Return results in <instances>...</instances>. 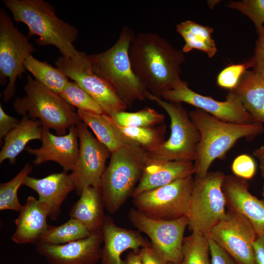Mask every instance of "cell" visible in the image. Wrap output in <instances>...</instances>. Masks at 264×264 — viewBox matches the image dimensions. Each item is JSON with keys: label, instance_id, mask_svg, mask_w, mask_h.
<instances>
[{"label": "cell", "instance_id": "6da1fadb", "mask_svg": "<svg viewBox=\"0 0 264 264\" xmlns=\"http://www.w3.org/2000/svg\"><path fill=\"white\" fill-rule=\"evenodd\" d=\"M132 68L149 92L161 98L182 80L181 65L185 61L182 50L173 47L155 33L135 35L129 48Z\"/></svg>", "mask_w": 264, "mask_h": 264}, {"label": "cell", "instance_id": "7a4b0ae2", "mask_svg": "<svg viewBox=\"0 0 264 264\" xmlns=\"http://www.w3.org/2000/svg\"><path fill=\"white\" fill-rule=\"evenodd\" d=\"M190 118L198 130L200 140L194 161L195 176H205L214 161L223 159L238 140H253L264 131L263 124L254 122L238 124L222 121L196 109L189 112Z\"/></svg>", "mask_w": 264, "mask_h": 264}, {"label": "cell", "instance_id": "3957f363", "mask_svg": "<svg viewBox=\"0 0 264 264\" xmlns=\"http://www.w3.org/2000/svg\"><path fill=\"white\" fill-rule=\"evenodd\" d=\"M3 2L16 22L27 25L28 38L38 36L35 42L39 45H54L63 57L78 55L79 51L73 45L78 30L58 18L50 3L44 0H3Z\"/></svg>", "mask_w": 264, "mask_h": 264}, {"label": "cell", "instance_id": "277c9868", "mask_svg": "<svg viewBox=\"0 0 264 264\" xmlns=\"http://www.w3.org/2000/svg\"><path fill=\"white\" fill-rule=\"evenodd\" d=\"M135 35L125 26L110 48L88 55L94 72L112 87L127 106L137 100L148 99L150 93L133 71L130 61L129 48Z\"/></svg>", "mask_w": 264, "mask_h": 264}, {"label": "cell", "instance_id": "5b68a950", "mask_svg": "<svg viewBox=\"0 0 264 264\" xmlns=\"http://www.w3.org/2000/svg\"><path fill=\"white\" fill-rule=\"evenodd\" d=\"M147 163V152L136 144L123 146L111 154L100 187L109 213L117 212L132 197Z\"/></svg>", "mask_w": 264, "mask_h": 264}, {"label": "cell", "instance_id": "8992f818", "mask_svg": "<svg viewBox=\"0 0 264 264\" xmlns=\"http://www.w3.org/2000/svg\"><path fill=\"white\" fill-rule=\"evenodd\" d=\"M24 90L25 95L16 99L14 109L22 116L38 119L43 127L63 135L69 128L82 122L74 107L29 75Z\"/></svg>", "mask_w": 264, "mask_h": 264}, {"label": "cell", "instance_id": "52a82bcc", "mask_svg": "<svg viewBox=\"0 0 264 264\" xmlns=\"http://www.w3.org/2000/svg\"><path fill=\"white\" fill-rule=\"evenodd\" d=\"M148 100L155 102L168 113L171 121V134L156 149L147 152L148 162L188 160L194 162L200 140L198 130L191 121L181 103L172 102L151 93Z\"/></svg>", "mask_w": 264, "mask_h": 264}, {"label": "cell", "instance_id": "ba28073f", "mask_svg": "<svg viewBox=\"0 0 264 264\" xmlns=\"http://www.w3.org/2000/svg\"><path fill=\"white\" fill-rule=\"evenodd\" d=\"M225 176L219 171L209 172L203 177L195 176L187 215L192 232L206 235L224 216L227 211L222 184Z\"/></svg>", "mask_w": 264, "mask_h": 264}, {"label": "cell", "instance_id": "9c48e42d", "mask_svg": "<svg viewBox=\"0 0 264 264\" xmlns=\"http://www.w3.org/2000/svg\"><path fill=\"white\" fill-rule=\"evenodd\" d=\"M36 48L27 38L14 25L3 8H0V80L3 85L7 78L8 83L4 89L3 101H10L15 94L17 79L25 72L24 63Z\"/></svg>", "mask_w": 264, "mask_h": 264}, {"label": "cell", "instance_id": "30bf717a", "mask_svg": "<svg viewBox=\"0 0 264 264\" xmlns=\"http://www.w3.org/2000/svg\"><path fill=\"white\" fill-rule=\"evenodd\" d=\"M194 180L191 176L144 191L132 198L133 205L138 211L155 219L187 217Z\"/></svg>", "mask_w": 264, "mask_h": 264}, {"label": "cell", "instance_id": "8fae6325", "mask_svg": "<svg viewBox=\"0 0 264 264\" xmlns=\"http://www.w3.org/2000/svg\"><path fill=\"white\" fill-rule=\"evenodd\" d=\"M55 65L68 78L88 93L105 114L112 116L127 108L112 87L94 72L86 53L79 51L74 57H61L56 61Z\"/></svg>", "mask_w": 264, "mask_h": 264}, {"label": "cell", "instance_id": "7c38bea8", "mask_svg": "<svg viewBox=\"0 0 264 264\" xmlns=\"http://www.w3.org/2000/svg\"><path fill=\"white\" fill-rule=\"evenodd\" d=\"M128 217L138 231L148 236L152 247L167 263L181 264L184 233L188 225L187 217L173 220L155 219L131 208Z\"/></svg>", "mask_w": 264, "mask_h": 264}, {"label": "cell", "instance_id": "4fadbf2b", "mask_svg": "<svg viewBox=\"0 0 264 264\" xmlns=\"http://www.w3.org/2000/svg\"><path fill=\"white\" fill-rule=\"evenodd\" d=\"M238 264H255L253 244L257 237L250 222L229 210L206 234Z\"/></svg>", "mask_w": 264, "mask_h": 264}, {"label": "cell", "instance_id": "5bb4252c", "mask_svg": "<svg viewBox=\"0 0 264 264\" xmlns=\"http://www.w3.org/2000/svg\"><path fill=\"white\" fill-rule=\"evenodd\" d=\"M162 98L169 102L190 104L225 122L238 124L256 122L232 90H229L224 101H220L192 90L187 81L181 80L173 88L164 91Z\"/></svg>", "mask_w": 264, "mask_h": 264}, {"label": "cell", "instance_id": "9a60e30c", "mask_svg": "<svg viewBox=\"0 0 264 264\" xmlns=\"http://www.w3.org/2000/svg\"><path fill=\"white\" fill-rule=\"evenodd\" d=\"M79 140V153L70 175L75 184V193L80 196L86 188H100L106 162L111 156L110 151L89 132L83 122L77 126Z\"/></svg>", "mask_w": 264, "mask_h": 264}, {"label": "cell", "instance_id": "2e32d148", "mask_svg": "<svg viewBox=\"0 0 264 264\" xmlns=\"http://www.w3.org/2000/svg\"><path fill=\"white\" fill-rule=\"evenodd\" d=\"M102 244V230L64 244L36 243L37 252L48 264H96L100 261Z\"/></svg>", "mask_w": 264, "mask_h": 264}, {"label": "cell", "instance_id": "e0dca14e", "mask_svg": "<svg viewBox=\"0 0 264 264\" xmlns=\"http://www.w3.org/2000/svg\"><path fill=\"white\" fill-rule=\"evenodd\" d=\"M78 132L76 126L68 129V133L63 135L51 133L42 126L41 146L37 149L26 147L29 154L35 156L33 163L37 166L52 161L61 165L64 171H72L76 164L79 149Z\"/></svg>", "mask_w": 264, "mask_h": 264}, {"label": "cell", "instance_id": "ac0fdd59", "mask_svg": "<svg viewBox=\"0 0 264 264\" xmlns=\"http://www.w3.org/2000/svg\"><path fill=\"white\" fill-rule=\"evenodd\" d=\"M247 180L233 175H226L222 190L227 210L246 219L257 236L264 238V200L253 196L249 191Z\"/></svg>", "mask_w": 264, "mask_h": 264}, {"label": "cell", "instance_id": "d6986e66", "mask_svg": "<svg viewBox=\"0 0 264 264\" xmlns=\"http://www.w3.org/2000/svg\"><path fill=\"white\" fill-rule=\"evenodd\" d=\"M101 230L103 245L100 264H126L125 261L121 259V255L125 251L131 249L138 253L141 248L152 246L151 242L139 231L117 226L109 215H106Z\"/></svg>", "mask_w": 264, "mask_h": 264}, {"label": "cell", "instance_id": "ffe728a7", "mask_svg": "<svg viewBox=\"0 0 264 264\" xmlns=\"http://www.w3.org/2000/svg\"><path fill=\"white\" fill-rule=\"evenodd\" d=\"M23 185L35 191L39 196V200L48 205V217L52 220L57 219L63 202L75 188L70 174L65 171L41 178L28 176Z\"/></svg>", "mask_w": 264, "mask_h": 264}, {"label": "cell", "instance_id": "44dd1931", "mask_svg": "<svg viewBox=\"0 0 264 264\" xmlns=\"http://www.w3.org/2000/svg\"><path fill=\"white\" fill-rule=\"evenodd\" d=\"M48 205L33 196H29L19 216L15 220L16 228L11 240L17 244L36 243L48 224Z\"/></svg>", "mask_w": 264, "mask_h": 264}, {"label": "cell", "instance_id": "7402d4cb", "mask_svg": "<svg viewBox=\"0 0 264 264\" xmlns=\"http://www.w3.org/2000/svg\"><path fill=\"white\" fill-rule=\"evenodd\" d=\"M194 174V163L192 161H148L132 197Z\"/></svg>", "mask_w": 264, "mask_h": 264}, {"label": "cell", "instance_id": "603a6c76", "mask_svg": "<svg viewBox=\"0 0 264 264\" xmlns=\"http://www.w3.org/2000/svg\"><path fill=\"white\" fill-rule=\"evenodd\" d=\"M100 188H85L69 212L70 218L80 221L92 233L102 230L106 215Z\"/></svg>", "mask_w": 264, "mask_h": 264}, {"label": "cell", "instance_id": "cb8c5ba5", "mask_svg": "<svg viewBox=\"0 0 264 264\" xmlns=\"http://www.w3.org/2000/svg\"><path fill=\"white\" fill-rule=\"evenodd\" d=\"M256 122L264 123V78L247 70L233 90Z\"/></svg>", "mask_w": 264, "mask_h": 264}, {"label": "cell", "instance_id": "d4e9b609", "mask_svg": "<svg viewBox=\"0 0 264 264\" xmlns=\"http://www.w3.org/2000/svg\"><path fill=\"white\" fill-rule=\"evenodd\" d=\"M42 124L39 120L30 119L27 115L22 116L19 125L4 138V144L0 152V163L8 159L15 164L16 157L31 140H40Z\"/></svg>", "mask_w": 264, "mask_h": 264}, {"label": "cell", "instance_id": "484cf974", "mask_svg": "<svg viewBox=\"0 0 264 264\" xmlns=\"http://www.w3.org/2000/svg\"><path fill=\"white\" fill-rule=\"evenodd\" d=\"M77 111L82 122L91 129L96 138L111 154L123 146L135 144L118 132L114 126L111 116L79 110Z\"/></svg>", "mask_w": 264, "mask_h": 264}, {"label": "cell", "instance_id": "4316f807", "mask_svg": "<svg viewBox=\"0 0 264 264\" xmlns=\"http://www.w3.org/2000/svg\"><path fill=\"white\" fill-rule=\"evenodd\" d=\"M176 31L185 41L181 49L184 53L197 49L205 52L208 57L212 58L217 53L215 42L211 36L213 29L210 26L187 20L177 24Z\"/></svg>", "mask_w": 264, "mask_h": 264}, {"label": "cell", "instance_id": "83f0119b", "mask_svg": "<svg viewBox=\"0 0 264 264\" xmlns=\"http://www.w3.org/2000/svg\"><path fill=\"white\" fill-rule=\"evenodd\" d=\"M113 121L122 135L147 152L156 149L166 141V125L164 123L153 127H131L121 126Z\"/></svg>", "mask_w": 264, "mask_h": 264}, {"label": "cell", "instance_id": "f1b7e54d", "mask_svg": "<svg viewBox=\"0 0 264 264\" xmlns=\"http://www.w3.org/2000/svg\"><path fill=\"white\" fill-rule=\"evenodd\" d=\"M24 67L32 74L36 80L58 94L63 90L69 82L68 78L57 67L40 61L32 55L26 58Z\"/></svg>", "mask_w": 264, "mask_h": 264}, {"label": "cell", "instance_id": "f546056e", "mask_svg": "<svg viewBox=\"0 0 264 264\" xmlns=\"http://www.w3.org/2000/svg\"><path fill=\"white\" fill-rule=\"evenodd\" d=\"M91 233L79 220L70 218L59 226L49 225L38 242L64 244L85 239Z\"/></svg>", "mask_w": 264, "mask_h": 264}, {"label": "cell", "instance_id": "4dcf8cb0", "mask_svg": "<svg viewBox=\"0 0 264 264\" xmlns=\"http://www.w3.org/2000/svg\"><path fill=\"white\" fill-rule=\"evenodd\" d=\"M180 264H211L209 238L204 234L192 232L185 237Z\"/></svg>", "mask_w": 264, "mask_h": 264}, {"label": "cell", "instance_id": "1f68e13d", "mask_svg": "<svg viewBox=\"0 0 264 264\" xmlns=\"http://www.w3.org/2000/svg\"><path fill=\"white\" fill-rule=\"evenodd\" d=\"M33 168L32 166L27 163L11 180L0 184V210L21 212L23 205L19 200L18 191Z\"/></svg>", "mask_w": 264, "mask_h": 264}, {"label": "cell", "instance_id": "d6a6232c", "mask_svg": "<svg viewBox=\"0 0 264 264\" xmlns=\"http://www.w3.org/2000/svg\"><path fill=\"white\" fill-rule=\"evenodd\" d=\"M111 116L118 125L131 127H153L163 124L165 119L163 114L149 107L135 112L120 111Z\"/></svg>", "mask_w": 264, "mask_h": 264}, {"label": "cell", "instance_id": "836d02e7", "mask_svg": "<svg viewBox=\"0 0 264 264\" xmlns=\"http://www.w3.org/2000/svg\"><path fill=\"white\" fill-rule=\"evenodd\" d=\"M60 96L77 110L105 113L100 105L75 82L69 81Z\"/></svg>", "mask_w": 264, "mask_h": 264}, {"label": "cell", "instance_id": "e575fe53", "mask_svg": "<svg viewBox=\"0 0 264 264\" xmlns=\"http://www.w3.org/2000/svg\"><path fill=\"white\" fill-rule=\"evenodd\" d=\"M226 6L248 17L254 23L257 34L264 25V0L230 1Z\"/></svg>", "mask_w": 264, "mask_h": 264}, {"label": "cell", "instance_id": "d590c367", "mask_svg": "<svg viewBox=\"0 0 264 264\" xmlns=\"http://www.w3.org/2000/svg\"><path fill=\"white\" fill-rule=\"evenodd\" d=\"M249 68H250V66L248 60L242 64H233L226 66L217 76L218 86L229 90L234 89L243 74Z\"/></svg>", "mask_w": 264, "mask_h": 264}, {"label": "cell", "instance_id": "8d00e7d4", "mask_svg": "<svg viewBox=\"0 0 264 264\" xmlns=\"http://www.w3.org/2000/svg\"><path fill=\"white\" fill-rule=\"evenodd\" d=\"M231 170L234 175L238 177L247 180L251 179L256 174V162L251 156L241 154L233 161Z\"/></svg>", "mask_w": 264, "mask_h": 264}, {"label": "cell", "instance_id": "74e56055", "mask_svg": "<svg viewBox=\"0 0 264 264\" xmlns=\"http://www.w3.org/2000/svg\"><path fill=\"white\" fill-rule=\"evenodd\" d=\"M258 35L254 55L248 61L252 70L264 78V25Z\"/></svg>", "mask_w": 264, "mask_h": 264}, {"label": "cell", "instance_id": "f35d334b", "mask_svg": "<svg viewBox=\"0 0 264 264\" xmlns=\"http://www.w3.org/2000/svg\"><path fill=\"white\" fill-rule=\"evenodd\" d=\"M209 241L211 264H238L214 241L210 238Z\"/></svg>", "mask_w": 264, "mask_h": 264}, {"label": "cell", "instance_id": "ab89813d", "mask_svg": "<svg viewBox=\"0 0 264 264\" xmlns=\"http://www.w3.org/2000/svg\"><path fill=\"white\" fill-rule=\"evenodd\" d=\"M21 120L7 114L0 105V139H4L5 136L16 127Z\"/></svg>", "mask_w": 264, "mask_h": 264}, {"label": "cell", "instance_id": "60d3db41", "mask_svg": "<svg viewBox=\"0 0 264 264\" xmlns=\"http://www.w3.org/2000/svg\"><path fill=\"white\" fill-rule=\"evenodd\" d=\"M138 253L142 264H167L152 246L141 248Z\"/></svg>", "mask_w": 264, "mask_h": 264}, {"label": "cell", "instance_id": "b9f144b4", "mask_svg": "<svg viewBox=\"0 0 264 264\" xmlns=\"http://www.w3.org/2000/svg\"><path fill=\"white\" fill-rule=\"evenodd\" d=\"M253 249L255 264H264V238L257 237Z\"/></svg>", "mask_w": 264, "mask_h": 264}, {"label": "cell", "instance_id": "7bdbcfd3", "mask_svg": "<svg viewBox=\"0 0 264 264\" xmlns=\"http://www.w3.org/2000/svg\"><path fill=\"white\" fill-rule=\"evenodd\" d=\"M253 154L259 161L261 175L264 179V145L255 149Z\"/></svg>", "mask_w": 264, "mask_h": 264}, {"label": "cell", "instance_id": "ee69618b", "mask_svg": "<svg viewBox=\"0 0 264 264\" xmlns=\"http://www.w3.org/2000/svg\"><path fill=\"white\" fill-rule=\"evenodd\" d=\"M125 261L126 264H142L139 253L133 251L129 252Z\"/></svg>", "mask_w": 264, "mask_h": 264}, {"label": "cell", "instance_id": "f6af8a7d", "mask_svg": "<svg viewBox=\"0 0 264 264\" xmlns=\"http://www.w3.org/2000/svg\"><path fill=\"white\" fill-rule=\"evenodd\" d=\"M262 196L263 197V199L264 200V185H263V188H262Z\"/></svg>", "mask_w": 264, "mask_h": 264}, {"label": "cell", "instance_id": "bcb514c9", "mask_svg": "<svg viewBox=\"0 0 264 264\" xmlns=\"http://www.w3.org/2000/svg\"><path fill=\"white\" fill-rule=\"evenodd\" d=\"M167 264H175V263H167Z\"/></svg>", "mask_w": 264, "mask_h": 264}]
</instances>
